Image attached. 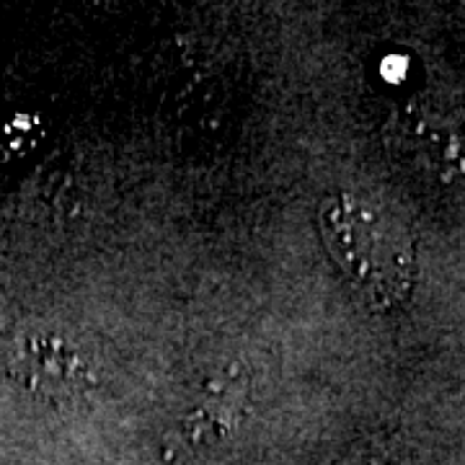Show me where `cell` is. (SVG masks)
<instances>
[{
  "label": "cell",
  "mask_w": 465,
  "mask_h": 465,
  "mask_svg": "<svg viewBox=\"0 0 465 465\" xmlns=\"http://www.w3.org/2000/svg\"><path fill=\"white\" fill-rule=\"evenodd\" d=\"M323 249L351 292L375 313L403 305L416 282V241L409 225L362 192H333L318 207Z\"/></svg>",
  "instance_id": "obj_1"
},
{
  "label": "cell",
  "mask_w": 465,
  "mask_h": 465,
  "mask_svg": "<svg viewBox=\"0 0 465 465\" xmlns=\"http://www.w3.org/2000/svg\"><path fill=\"white\" fill-rule=\"evenodd\" d=\"M8 375L21 391L47 403L84 399L99 385L91 349L63 331H29L8 351Z\"/></svg>",
  "instance_id": "obj_2"
}]
</instances>
